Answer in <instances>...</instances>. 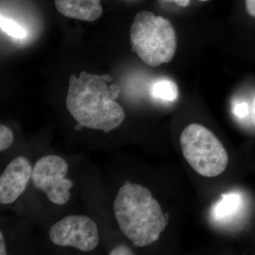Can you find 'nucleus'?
<instances>
[{
    "mask_svg": "<svg viewBox=\"0 0 255 255\" xmlns=\"http://www.w3.org/2000/svg\"><path fill=\"white\" fill-rule=\"evenodd\" d=\"M7 254L6 251V247H5V243L4 237H3L2 233L0 232V255H5Z\"/></svg>",
    "mask_w": 255,
    "mask_h": 255,
    "instance_id": "dca6fc26",
    "label": "nucleus"
},
{
    "mask_svg": "<svg viewBox=\"0 0 255 255\" xmlns=\"http://www.w3.org/2000/svg\"><path fill=\"white\" fill-rule=\"evenodd\" d=\"M246 5L248 14L255 17V0H246Z\"/></svg>",
    "mask_w": 255,
    "mask_h": 255,
    "instance_id": "2eb2a0df",
    "label": "nucleus"
},
{
    "mask_svg": "<svg viewBox=\"0 0 255 255\" xmlns=\"http://www.w3.org/2000/svg\"><path fill=\"white\" fill-rule=\"evenodd\" d=\"M114 214L122 232L134 247H145L158 241L168 224L158 201L147 188L127 181L114 204Z\"/></svg>",
    "mask_w": 255,
    "mask_h": 255,
    "instance_id": "f03ea898",
    "label": "nucleus"
},
{
    "mask_svg": "<svg viewBox=\"0 0 255 255\" xmlns=\"http://www.w3.org/2000/svg\"><path fill=\"white\" fill-rule=\"evenodd\" d=\"M200 1H207V0H200Z\"/></svg>",
    "mask_w": 255,
    "mask_h": 255,
    "instance_id": "aec40b11",
    "label": "nucleus"
},
{
    "mask_svg": "<svg viewBox=\"0 0 255 255\" xmlns=\"http://www.w3.org/2000/svg\"><path fill=\"white\" fill-rule=\"evenodd\" d=\"M68 164L58 155H48L38 159L32 173V182L38 190L56 205H64L70 200L73 182L66 179Z\"/></svg>",
    "mask_w": 255,
    "mask_h": 255,
    "instance_id": "39448f33",
    "label": "nucleus"
},
{
    "mask_svg": "<svg viewBox=\"0 0 255 255\" xmlns=\"http://www.w3.org/2000/svg\"><path fill=\"white\" fill-rule=\"evenodd\" d=\"M241 204V197L238 194H222L221 200L213 207V217L216 220L228 219L237 212Z\"/></svg>",
    "mask_w": 255,
    "mask_h": 255,
    "instance_id": "1a4fd4ad",
    "label": "nucleus"
},
{
    "mask_svg": "<svg viewBox=\"0 0 255 255\" xmlns=\"http://www.w3.org/2000/svg\"><path fill=\"white\" fill-rule=\"evenodd\" d=\"M254 112H255V100Z\"/></svg>",
    "mask_w": 255,
    "mask_h": 255,
    "instance_id": "6ab92c4d",
    "label": "nucleus"
},
{
    "mask_svg": "<svg viewBox=\"0 0 255 255\" xmlns=\"http://www.w3.org/2000/svg\"><path fill=\"white\" fill-rule=\"evenodd\" d=\"M183 155L198 174L215 177L227 167L228 155L223 144L211 130L200 124H192L180 136Z\"/></svg>",
    "mask_w": 255,
    "mask_h": 255,
    "instance_id": "20e7f679",
    "label": "nucleus"
},
{
    "mask_svg": "<svg viewBox=\"0 0 255 255\" xmlns=\"http://www.w3.org/2000/svg\"><path fill=\"white\" fill-rule=\"evenodd\" d=\"M32 173L27 159L19 156L13 159L0 177V203L7 205L16 201L26 190Z\"/></svg>",
    "mask_w": 255,
    "mask_h": 255,
    "instance_id": "0eeeda50",
    "label": "nucleus"
},
{
    "mask_svg": "<svg viewBox=\"0 0 255 255\" xmlns=\"http://www.w3.org/2000/svg\"><path fill=\"white\" fill-rule=\"evenodd\" d=\"M82 127H82V125H80V124H78V125H77L76 127H75V130H80V129H81Z\"/></svg>",
    "mask_w": 255,
    "mask_h": 255,
    "instance_id": "a211bd4d",
    "label": "nucleus"
},
{
    "mask_svg": "<svg viewBox=\"0 0 255 255\" xmlns=\"http://www.w3.org/2000/svg\"><path fill=\"white\" fill-rule=\"evenodd\" d=\"M108 75H94L82 71L80 77L70 75L66 107L78 124L107 133L119 127L125 112L116 102L120 95L118 85L109 86Z\"/></svg>",
    "mask_w": 255,
    "mask_h": 255,
    "instance_id": "f257e3e1",
    "label": "nucleus"
},
{
    "mask_svg": "<svg viewBox=\"0 0 255 255\" xmlns=\"http://www.w3.org/2000/svg\"><path fill=\"white\" fill-rule=\"evenodd\" d=\"M101 0H55L57 10L63 16L82 21H94L102 14Z\"/></svg>",
    "mask_w": 255,
    "mask_h": 255,
    "instance_id": "6e6552de",
    "label": "nucleus"
},
{
    "mask_svg": "<svg viewBox=\"0 0 255 255\" xmlns=\"http://www.w3.org/2000/svg\"><path fill=\"white\" fill-rule=\"evenodd\" d=\"M131 251L127 248V247L124 246H120L116 247L114 249L110 252V255H132Z\"/></svg>",
    "mask_w": 255,
    "mask_h": 255,
    "instance_id": "4468645a",
    "label": "nucleus"
},
{
    "mask_svg": "<svg viewBox=\"0 0 255 255\" xmlns=\"http://www.w3.org/2000/svg\"><path fill=\"white\" fill-rule=\"evenodd\" d=\"M233 112L239 118H244L248 114V105L246 103L238 104L235 106Z\"/></svg>",
    "mask_w": 255,
    "mask_h": 255,
    "instance_id": "ddd939ff",
    "label": "nucleus"
},
{
    "mask_svg": "<svg viewBox=\"0 0 255 255\" xmlns=\"http://www.w3.org/2000/svg\"><path fill=\"white\" fill-rule=\"evenodd\" d=\"M52 243L61 247H72L82 252L94 251L100 243L98 227L85 216H66L50 227Z\"/></svg>",
    "mask_w": 255,
    "mask_h": 255,
    "instance_id": "423d86ee",
    "label": "nucleus"
},
{
    "mask_svg": "<svg viewBox=\"0 0 255 255\" xmlns=\"http://www.w3.org/2000/svg\"><path fill=\"white\" fill-rule=\"evenodd\" d=\"M0 27L1 31L13 38L20 39L26 36V30L11 18L1 16Z\"/></svg>",
    "mask_w": 255,
    "mask_h": 255,
    "instance_id": "9b49d317",
    "label": "nucleus"
},
{
    "mask_svg": "<svg viewBox=\"0 0 255 255\" xmlns=\"http://www.w3.org/2000/svg\"><path fill=\"white\" fill-rule=\"evenodd\" d=\"M14 138V134L9 128L4 125L0 126V150H6L11 147Z\"/></svg>",
    "mask_w": 255,
    "mask_h": 255,
    "instance_id": "f8f14e48",
    "label": "nucleus"
},
{
    "mask_svg": "<svg viewBox=\"0 0 255 255\" xmlns=\"http://www.w3.org/2000/svg\"><path fill=\"white\" fill-rule=\"evenodd\" d=\"M179 6H187L190 2V0H174Z\"/></svg>",
    "mask_w": 255,
    "mask_h": 255,
    "instance_id": "f3484780",
    "label": "nucleus"
},
{
    "mask_svg": "<svg viewBox=\"0 0 255 255\" xmlns=\"http://www.w3.org/2000/svg\"><path fill=\"white\" fill-rule=\"evenodd\" d=\"M132 50L147 65L169 63L177 50V36L172 23L150 11L137 13L130 31Z\"/></svg>",
    "mask_w": 255,
    "mask_h": 255,
    "instance_id": "7ed1b4c3",
    "label": "nucleus"
},
{
    "mask_svg": "<svg viewBox=\"0 0 255 255\" xmlns=\"http://www.w3.org/2000/svg\"><path fill=\"white\" fill-rule=\"evenodd\" d=\"M151 94L157 100L174 102L179 97V90L175 82L167 79H162L152 85Z\"/></svg>",
    "mask_w": 255,
    "mask_h": 255,
    "instance_id": "9d476101",
    "label": "nucleus"
}]
</instances>
